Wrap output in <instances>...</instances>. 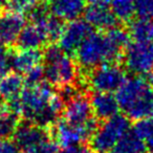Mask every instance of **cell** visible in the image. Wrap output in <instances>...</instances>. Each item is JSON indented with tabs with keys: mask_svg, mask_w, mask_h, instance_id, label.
I'll list each match as a JSON object with an SVG mask.
<instances>
[{
	"mask_svg": "<svg viewBox=\"0 0 153 153\" xmlns=\"http://www.w3.org/2000/svg\"><path fill=\"white\" fill-rule=\"evenodd\" d=\"M64 101L49 83L26 86L18 100V115L28 123L45 128L57 121L63 111Z\"/></svg>",
	"mask_w": 153,
	"mask_h": 153,
	"instance_id": "1",
	"label": "cell"
},
{
	"mask_svg": "<svg viewBox=\"0 0 153 153\" xmlns=\"http://www.w3.org/2000/svg\"><path fill=\"white\" fill-rule=\"evenodd\" d=\"M115 97L128 119L140 121L153 117V88L140 76L126 78Z\"/></svg>",
	"mask_w": 153,
	"mask_h": 153,
	"instance_id": "2",
	"label": "cell"
},
{
	"mask_svg": "<svg viewBox=\"0 0 153 153\" xmlns=\"http://www.w3.org/2000/svg\"><path fill=\"white\" fill-rule=\"evenodd\" d=\"M123 51L106 33L92 32L76 49V57L79 66L92 70L104 64L115 63L122 57Z\"/></svg>",
	"mask_w": 153,
	"mask_h": 153,
	"instance_id": "3",
	"label": "cell"
},
{
	"mask_svg": "<svg viewBox=\"0 0 153 153\" xmlns=\"http://www.w3.org/2000/svg\"><path fill=\"white\" fill-rule=\"evenodd\" d=\"M45 65L44 78L51 85L60 87L72 85L78 76V67L74 60L59 46L51 45L43 53Z\"/></svg>",
	"mask_w": 153,
	"mask_h": 153,
	"instance_id": "4",
	"label": "cell"
},
{
	"mask_svg": "<svg viewBox=\"0 0 153 153\" xmlns=\"http://www.w3.org/2000/svg\"><path fill=\"white\" fill-rule=\"evenodd\" d=\"M128 131H130V122L126 115L117 114L106 120L90 137L92 151L96 153H110Z\"/></svg>",
	"mask_w": 153,
	"mask_h": 153,
	"instance_id": "5",
	"label": "cell"
},
{
	"mask_svg": "<svg viewBox=\"0 0 153 153\" xmlns=\"http://www.w3.org/2000/svg\"><path fill=\"white\" fill-rule=\"evenodd\" d=\"M125 71L115 63L104 64L91 70L87 78V85L94 92L117 91L125 81Z\"/></svg>",
	"mask_w": 153,
	"mask_h": 153,
	"instance_id": "6",
	"label": "cell"
},
{
	"mask_svg": "<svg viewBox=\"0 0 153 153\" xmlns=\"http://www.w3.org/2000/svg\"><path fill=\"white\" fill-rule=\"evenodd\" d=\"M97 128L98 124L94 117L83 125H74L62 120L53 129V137L56 144L63 148L80 146L91 137Z\"/></svg>",
	"mask_w": 153,
	"mask_h": 153,
	"instance_id": "7",
	"label": "cell"
},
{
	"mask_svg": "<svg viewBox=\"0 0 153 153\" xmlns=\"http://www.w3.org/2000/svg\"><path fill=\"white\" fill-rule=\"evenodd\" d=\"M124 63L132 74L142 76L153 70V42L129 43L124 53Z\"/></svg>",
	"mask_w": 153,
	"mask_h": 153,
	"instance_id": "8",
	"label": "cell"
},
{
	"mask_svg": "<svg viewBox=\"0 0 153 153\" xmlns=\"http://www.w3.org/2000/svg\"><path fill=\"white\" fill-rule=\"evenodd\" d=\"M92 33V27L85 20L76 19L69 21L62 30L59 47L66 53H76L80 45Z\"/></svg>",
	"mask_w": 153,
	"mask_h": 153,
	"instance_id": "9",
	"label": "cell"
},
{
	"mask_svg": "<svg viewBox=\"0 0 153 153\" xmlns=\"http://www.w3.org/2000/svg\"><path fill=\"white\" fill-rule=\"evenodd\" d=\"M63 120L74 125H83L92 119L90 100L82 94H78L67 101L63 108Z\"/></svg>",
	"mask_w": 153,
	"mask_h": 153,
	"instance_id": "10",
	"label": "cell"
},
{
	"mask_svg": "<svg viewBox=\"0 0 153 153\" xmlns=\"http://www.w3.org/2000/svg\"><path fill=\"white\" fill-rule=\"evenodd\" d=\"M47 140H49V135L46 130L30 123L19 125L14 133V142L20 150H25Z\"/></svg>",
	"mask_w": 153,
	"mask_h": 153,
	"instance_id": "11",
	"label": "cell"
},
{
	"mask_svg": "<svg viewBox=\"0 0 153 153\" xmlns=\"http://www.w3.org/2000/svg\"><path fill=\"white\" fill-rule=\"evenodd\" d=\"M84 20L91 26L100 30H108L117 26V19L107 5L90 4L84 11Z\"/></svg>",
	"mask_w": 153,
	"mask_h": 153,
	"instance_id": "12",
	"label": "cell"
},
{
	"mask_svg": "<svg viewBox=\"0 0 153 153\" xmlns=\"http://www.w3.org/2000/svg\"><path fill=\"white\" fill-rule=\"evenodd\" d=\"M25 25L23 15L15 12H7L0 16V41L4 44L16 42Z\"/></svg>",
	"mask_w": 153,
	"mask_h": 153,
	"instance_id": "13",
	"label": "cell"
},
{
	"mask_svg": "<svg viewBox=\"0 0 153 153\" xmlns=\"http://www.w3.org/2000/svg\"><path fill=\"white\" fill-rule=\"evenodd\" d=\"M92 113L100 120H108L119 114L120 106L117 97L108 92H94L90 99Z\"/></svg>",
	"mask_w": 153,
	"mask_h": 153,
	"instance_id": "14",
	"label": "cell"
},
{
	"mask_svg": "<svg viewBox=\"0 0 153 153\" xmlns=\"http://www.w3.org/2000/svg\"><path fill=\"white\" fill-rule=\"evenodd\" d=\"M86 0H53L51 3V11L53 16L62 21L79 19L86 9Z\"/></svg>",
	"mask_w": 153,
	"mask_h": 153,
	"instance_id": "15",
	"label": "cell"
},
{
	"mask_svg": "<svg viewBox=\"0 0 153 153\" xmlns=\"http://www.w3.org/2000/svg\"><path fill=\"white\" fill-rule=\"evenodd\" d=\"M43 55L38 49H23L11 53V68L17 74H27L33 68L40 65Z\"/></svg>",
	"mask_w": 153,
	"mask_h": 153,
	"instance_id": "16",
	"label": "cell"
},
{
	"mask_svg": "<svg viewBox=\"0 0 153 153\" xmlns=\"http://www.w3.org/2000/svg\"><path fill=\"white\" fill-rule=\"evenodd\" d=\"M25 86L24 79L17 72H7L0 79V96L3 101L11 104L19 100Z\"/></svg>",
	"mask_w": 153,
	"mask_h": 153,
	"instance_id": "17",
	"label": "cell"
},
{
	"mask_svg": "<svg viewBox=\"0 0 153 153\" xmlns=\"http://www.w3.org/2000/svg\"><path fill=\"white\" fill-rule=\"evenodd\" d=\"M16 42L20 48L38 49L48 42V39L42 26L30 23L24 25Z\"/></svg>",
	"mask_w": 153,
	"mask_h": 153,
	"instance_id": "18",
	"label": "cell"
},
{
	"mask_svg": "<svg viewBox=\"0 0 153 153\" xmlns=\"http://www.w3.org/2000/svg\"><path fill=\"white\" fill-rule=\"evenodd\" d=\"M110 153H148V147L130 130L117 142Z\"/></svg>",
	"mask_w": 153,
	"mask_h": 153,
	"instance_id": "19",
	"label": "cell"
},
{
	"mask_svg": "<svg viewBox=\"0 0 153 153\" xmlns=\"http://www.w3.org/2000/svg\"><path fill=\"white\" fill-rule=\"evenodd\" d=\"M110 10L119 21L130 22L135 15L133 0H110Z\"/></svg>",
	"mask_w": 153,
	"mask_h": 153,
	"instance_id": "20",
	"label": "cell"
},
{
	"mask_svg": "<svg viewBox=\"0 0 153 153\" xmlns=\"http://www.w3.org/2000/svg\"><path fill=\"white\" fill-rule=\"evenodd\" d=\"M18 126V114L12 111H3L0 113V142L10 140V137L14 135Z\"/></svg>",
	"mask_w": 153,
	"mask_h": 153,
	"instance_id": "21",
	"label": "cell"
},
{
	"mask_svg": "<svg viewBox=\"0 0 153 153\" xmlns=\"http://www.w3.org/2000/svg\"><path fill=\"white\" fill-rule=\"evenodd\" d=\"M132 131L145 143L148 149L153 150V119L140 120L135 123Z\"/></svg>",
	"mask_w": 153,
	"mask_h": 153,
	"instance_id": "22",
	"label": "cell"
},
{
	"mask_svg": "<svg viewBox=\"0 0 153 153\" xmlns=\"http://www.w3.org/2000/svg\"><path fill=\"white\" fill-rule=\"evenodd\" d=\"M35 24H38V25L42 26L45 34H46L48 41L58 40L60 38V36H61L62 30L64 28L63 21L61 19H59L58 17H56V16H51V15H48L40 23H35Z\"/></svg>",
	"mask_w": 153,
	"mask_h": 153,
	"instance_id": "23",
	"label": "cell"
},
{
	"mask_svg": "<svg viewBox=\"0 0 153 153\" xmlns=\"http://www.w3.org/2000/svg\"><path fill=\"white\" fill-rule=\"evenodd\" d=\"M150 28L151 23L146 20H136L131 22L129 27L130 38L133 39L136 42H144V41H150Z\"/></svg>",
	"mask_w": 153,
	"mask_h": 153,
	"instance_id": "24",
	"label": "cell"
},
{
	"mask_svg": "<svg viewBox=\"0 0 153 153\" xmlns=\"http://www.w3.org/2000/svg\"><path fill=\"white\" fill-rule=\"evenodd\" d=\"M135 15L140 20H153V0H133Z\"/></svg>",
	"mask_w": 153,
	"mask_h": 153,
	"instance_id": "25",
	"label": "cell"
},
{
	"mask_svg": "<svg viewBox=\"0 0 153 153\" xmlns=\"http://www.w3.org/2000/svg\"><path fill=\"white\" fill-rule=\"evenodd\" d=\"M38 0H5L7 7L12 12L19 14L30 13L37 7Z\"/></svg>",
	"mask_w": 153,
	"mask_h": 153,
	"instance_id": "26",
	"label": "cell"
},
{
	"mask_svg": "<svg viewBox=\"0 0 153 153\" xmlns=\"http://www.w3.org/2000/svg\"><path fill=\"white\" fill-rule=\"evenodd\" d=\"M22 153H58V145L56 142L47 140L34 147L22 150Z\"/></svg>",
	"mask_w": 153,
	"mask_h": 153,
	"instance_id": "27",
	"label": "cell"
},
{
	"mask_svg": "<svg viewBox=\"0 0 153 153\" xmlns=\"http://www.w3.org/2000/svg\"><path fill=\"white\" fill-rule=\"evenodd\" d=\"M11 68V53L5 44L0 41V78L9 72Z\"/></svg>",
	"mask_w": 153,
	"mask_h": 153,
	"instance_id": "28",
	"label": "cell"
},
{
	"mask_svg": "<svg viewBox=\"0 0 153 153\" xmlns=\"http://www.w3.org/2000/svg\"><path fill=\"white\" fill-rule=\"evenodd\" d=\"M44 78V70H43L42 66H37V67L33 68L32 70L25 74V82L26 86H33V85H37V84L41 83L42 79Z\"/></svg>",
	"mask_w": 153,
	"mask_h": 153,
	"instance_id": "29",
	"label": "cell"
},
{
	"mask_svg": "<svg viewBox=\"0 0 153 153\" xmlns=\"http://www.w3.org/2000/svg\"><path fill=\"white\" fill-rule=\"evenodd\" d=\"M0 153H20V149L14 140H4L0 142Z\"/></svg>",
	"mask_w": 153,
	"mask_h": 153,
	"instance_id": "30",
	"label": "cell"
},
{
	"mask_svg": "<svg viewBox=\"0 0 153 153\" xmlns=\"http://www.w3.org/2000/svg\"><path fill=\"white\" fill-rule=\"evenodd\" d=\"M60 153H94L91 150L84 147L74 146V147H68V148H63V150Z\"/></svg>",
	"mask_w": 153,
	"mask_h": 153,
	"instance_id": "31",
	"label": "cell"
},
{
	"mask_svg": "<svg viewBox=\"0 0 153 153\" xmlns=\"http://www.w3.org/2000/svg\"><path fill=\"white\" fill-rule=\"evenodd\" d=\"M90 4H100V5H107L110 0H88Z\"/></svg>",
	"mask_w": 153,
	"mask_h": 153,
	"instance_id": "32",
	"label": "cell"
},
{
	"mask_svg": "<svg viewBox=\"0 0 153 153\" xmlns=\"http://www.w3.org/2000/svg\"><path fill=\"white\" fill-rule=\"evenodd\" d=\"M4 111V101L2 100L1 96H0V113Z\"/></svg>",
	"mask_w": 153,
	"mask_h": 153,
	"instance_id": "33",
	"label": "cell"
},
{
	"mask_svg": "<svg viewBox=\"0 0 153 153\" xmlns=\"http://www.w3.org/2000/svg\"><path fill=\"white\" fill-rule=\"evenodd\" d=\"M150 41L153 42V24H151V28H150Z\"/></svg>",
	"mask_w": 153,
	"mask_h": 153,
	"instance_id": "34",
	"label": "cell"
},
{
	"mask_svg": "<svg viewBox=\"0 0 153 153\" xmlns=\"http://www.w3.org/2000/svg\"><path fill=\"white\" fill-rule=\"evenodd\" d=\"M41 1H43L44 3H51L53 0H41Z\"/></svg>",
	"mask_w": 153,
	"mask_h": 153,
	"instance_id": "35",
	"label": "cell"
},
{
	"mask_svg": "<svg viewBox=\"0 0 153 153\" xmlns=\"http://www.w3.org/2000/svg\"><path fill=\"white\" fill-rule=\"evenodd\" d=\"M150 85H151V87L153 88V74L151 76V79H150Z\"/></svg>",
	"mask_w": 153,
	"mask_h": 153,
	"instance_id": "36",
	"label": "cell"
},
{
	"mask_svg": "<svg viewBox=\"0 0 153 153\" xmlns=\"http://www.w3.org/2000/svg\"><path fill=\"white\" fill-rule=\"evenodd\" d=\"M5 2V0H0V4H2V3Z\"/></svg>",
	"mask_w": 153,
	"mask_h": 153,
	"instance_id": "37",
	"label": "cell"
},
{
	"mask_svg": "<svg viewBox=\"0 0 153 153\" xmlns=\"http://www.w3.org/2000/svg\"><path fill=\"white\" fill-rule=\"evenodd\" d=\"M151 153H153V150H152V152H151Z\"/></svg>",
	"mask_w": 153,
	"mask_h": 153,
	"instance_id": "38",
	"label": "cell"
}]
</instances>
